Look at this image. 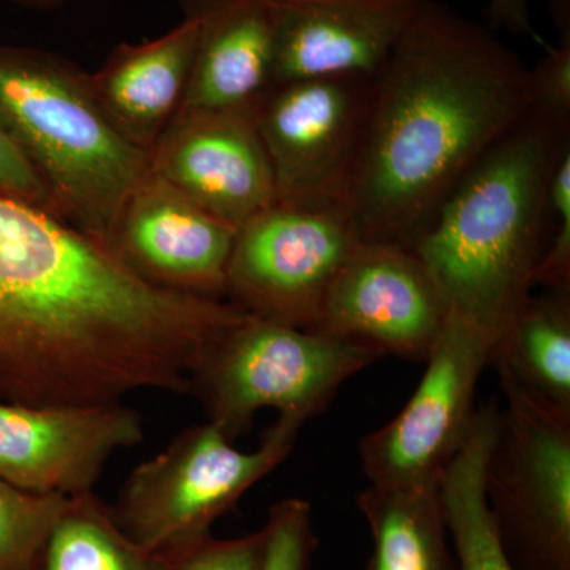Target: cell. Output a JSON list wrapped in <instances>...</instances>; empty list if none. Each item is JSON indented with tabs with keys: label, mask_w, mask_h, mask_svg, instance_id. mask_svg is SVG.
Listing matches in <instances>:
<instances>
[{
	"label": "cell",
	"mask_w": 570,
	"mask_h": 570,
	"mask_svg": "<svg viewBox=\"0 0 570 570\" xmlns=\"http://www.w3.org/2000/svg\"><path fill=\"white\" fill-rule=\"evenodd\" d=\"M223 299L145 283L110 247L0 194V401L121 403L138 390L189 393L230 328Z\"/></svg>",
	"instance_id": "cell-1"
},
{
	"label": "cell",
	"mask_w": 570,
	"mask_h": 570,
	"mask_svg": "<svg viewBox=\"0 0 570 570\" xmlns=\"http://www.w3.org/2000/svg\"><path fill=\"white\" fill-rule=\"evenodd\" d=\"M534 108L531 67L425 0L373 77L346 206L366 242L411 247L456 184Z\"/></svg>",
	"instance_id": "cell-2"
},
{
	"label": "cell",
	"mask_w": 570,
	"mask_h": 570,
	"mask_svg": "<svg viewBox=\"0 0 570 570\" xmlns=\"http://www.w3.org/2000/svg\"><path fill=\"white\" fill-rule=\"evenodd\" d=\"M570 149V119L532 108L439 206L412 250L445 318L498 337L532 295L554 170Z\"/></svg>",
	"instance_id": "cell-3"
},
{
	"label": "cell",
	"mask_w": 570,
	"mask_h": 570,
	"mask_svg": "<svg viewBox=\"0 0 570 570\" xmlns=\"http://www.w3.org/2000/svg\"><path fill=\"white\" fill-rule=\"evenodd\" d=\"M0 127L47 187L51 213L108 245L151 165L107 118L88 71L55 52L0 45Z\"/></svg>",
	"instance_id": "cell-4"
},
{
	"label": "cell",
	"mask_w": 570,
	"mask_h": 570,
	"mask_svg": "<svg viewBox=\"0 0 570 570\" xmlns=\"http://www.w3.org/2000/svg\"><path fill=\"white\" fill-rule=\"evenodd\" d=\"M381 358L365 344L247 314L206 352L189 393L200 401L206 422L235 441L265 409L305 425L344 382Z\"/></svg>",
	"instance_id": "cell-5"
},
{
	"label": "cell",
	"mask_w": 570,
	"mask_h": 570,
	"mask_svg": "<svg viewBox=\"0 0 570 570\" xmlns=\"http://www.w3.org/2000/svg\"><path fill=\"white\" fill-rule=\"evenodd\" d=\"M303 423L277 415L254 452H243L219 428H187L122 483L112 519L151 553H178L212 534L213 524L294 449Z\"/></svg>",
	"instance_id": "cell-6"
},
{
	"label": "cell",
	"mask_w": 570,
	"mask_h": 570,
	"mask_svg": "<svg viewBox=\"0 0 570 570\" xmlns=\"http://www.w3.org/2000/svg\"><path fill=\"white\" fill-rule=\"evenodd\" d=\"M485 471L499 538L517 570H570V417L508 382Z\"/></svg>",
	"instance_id": "cell-7"
},
{
	"label": "cell",
	"mask_w": 570,
	"mask_h": 570,
	"mask_svg": "<svg viewBox=\"0 0 570 570\" xmlns=\"http://www.w3.org/2000/svg\"><path fill=\"white\" fill-rule=\"evenodd\" d=\"M362 242L346 205L276 202L236 232L225 296L249 316L314 330Z\"/></svg>",
	"instance_id": "cell-8"
},
{
	"label": "cell",
	"mask_w": 570,
	"mask_h": 570,
	"mask_svg": "<svg viewBox=\"0 0 570 570\" xmlns=\"http://www.w3.org/2000/svg\"><path fill=\"white\" fill-rule=\"evenodd\" d=\"M373 78L272 82L253 105L275 178L276 202L346 205L365 137Z\"/></svg>",
	"instance_id": "cell-9"
},
{
	"label": "cell",
	"mask_w": 570,
	"mask_h": 570,
	"mask_svg": "<svg viewBox=\"0 0 570 570\" xmlns=\"http://www.w3.org/2000/svg\"><path fill=\"white\" fill-rule=\"evenodd\" d=\"M494 343L497 336L485 330L445 318L414 395L392 422L360 442L370 485L414 487L441 480L471 431L475 393Z\"/></svg>",
	"instance_id": "cell-10"
},
{
	"label": "cell",
	"mask_w": 570,
	"mask_h": 570,
	"mask_svg": "<svg viewBox=\"0 0 570 570\" xmlns=\"http://www.w3.org/2000/svg\"><path fill=\"white\" fill-rule=\"evenodd\" d=\"M445 311L412 247L363 239L333 281L314 332L425 362Z\"/></svg>",
	"instance_id": "cell-11"
},
{
	"label": "cell",
	"mask_w": 570,
	"mask_h": 570,
	"mask_svg": "<svg viewBox=\"0 0 570 570\" xmlns=\"http://www.w3.org/2000/svg\"><path fill=\"white\" fill-rule=\"evenodd\" d=\"M154 175L238 232L276 204L253 107L179 110L149 153Z\"/></svg>",
	"instance_id": "cell-12"
},
{
	"label": "cell",
	"mask_w": 570,
	"mask_h": 570,
	"mask_svg": "<svg viewBox=\"0 0 570 570\" xmlns=\"http://www.w3.org/2000/svg\"><path fill=\"white\" fill-rule=\"evenodd\" d=\"M145 439L121 403L28 406L0 401V479L37 494L92 493L112 453Z\"/></svg>",
	"instance_id": "cell-13"
},
{
	"label": "cell",
	"mask_w": 570,
	"mask_h": 570,
	"mask_svg": "<svg viewBox=\"0 0 570 570\" xmlns=\"http://www.w3.org/2000/svg\"><path fill=\"white\" fill-rule=\"evenodd\" d=\"M235 235L149 171L124 206L107 246L154 287L223 299Z\"/></svg>",
	"instance_id": "cell-14"
},
{
	"label": "cell",
	"mask_w": 570,
	"mask_h": 570,
	"mask_svg": "<svg viewBox=\"0 0 570 570\" xmlns=\"http://www.w3.org/2000/svg\"><path fill=\"white\" fill-rule=\"evenodd\" d=\"M275 32L272 82L373 78L425 0H266Z\"/></svg>",
	"instance_id": "cell-15"
},
{
	"label": "cell",
	"mask_w": 570,
	"mask_h": 570,
	"mask_svg": "<svg viewBox=\"0 0 570 570\" xmlns=\"http://www.w3.org/2000/svg\"><path fill=\"white\" fill-rule=\"evenodd\" d=\"M197 40V21L184 17L157 39L118 45L104 66L89 73V86L107 118L142 151L151 153L181 110Z\"/></svg>",
	"instance_id": "cell-16"
},
{
	"label": "cell",
	"mask_w": 570,
	"mask_h": 570,
	"mask_svg": "<svg viewBox=\"0 0 570 570\" xmlns=\"http://www.w3.org/2000/svg\"><path fill=\"white\" fill-rule=\"evenodd\" d=\"M198 24L181 110L253 107L272 85L275 32L266 0H179Z\"/></svg>",
	"instance_id": "cell-17"
},
{
	"label": "cell",
	"mask_w": 570,
	"mask_h": 570,
	"mask_svg": "<svg viewBox=\"0 0 570 570\" xmlns=\"http://www.w3.org/2000/svg\"><path fill=\"white\" fill-rule=\"evenodd\" d=\"M499 382L570 417V292L531 295L490 355Z\"/></svg>",
	"instance_id": "cell-18"
},
{
	"label": "cell",
	"mask_w": 570,
	"mask_h": 570,
	"mask_svg": "<svg viewBox=\"0 0 570 570\" xmlns=\"http://www.w3.org/2000/svg\"><path fill=\"white\" fill-rule=\"evenodd\" d=\"M439 482L370 485L358 494L356 505L373 539L370 570H459Z\"/></svg>",
	"instance_id": "cell-19"
},
{
	"label": "cell",
	"mask_w": 570,
	"mask_h": 570,
	"mask_svg": "<svg viewBox=\"0 0 570 570\" xmlns=\"http://www.w3.org/2000/svg\"><path fill=\"white\" fill-rule=\"evenodd\" d=\"M493 403L478 407L471 431L442 474V509L459 570H517L499 538L485 491L487 461L499 425Z\"/></svg>",
	"instance_id": "cell-20"
},
{
	"label": "cell",
	"mask_w": 570,
	"mask_h": 570,
	"mask_svg": "<svg viewBox=\"0 0 570 570\" xmlns=\"http://www.w3.org/2000/svg\"><path fill=\"white\" fill-rule=\"evenodd\" d=\"M33 570H168L167 558L124 534L96 493L70 498Z\"/></svg>",
	"instance_id": "cell-21"
},
{
	"label": "cell",
	"mask_w": 570,
	"mask_h": 570,
	"mask_svg": "<svg viewBox=\"0 0 570 570\" xmlns=\"http://www.w3.org/2000/svg\"><path fill=\"white\" fill-rule=\"evenodd\" d=\"M70 498L37 494L0 479V570H33Z\"/></svg>",
	"instance_id": "cell-22"
},
{
	"label": "cell",
	"mask_w": 570,
	"mask_h": 570,
	"mask_svg": "<svg viewBox=\"0 0 570 570\" xmlns=\"http://www.w3.org/2000/svg\"><path fill=\"white\" fill-rule=\"evenodd\" d=\"M264 530L261 570H309L317 549L309 502L299 498L276 502L269 509Z\"/></svg>",
	"instance_id": "cell-23"
},
{
	"label": "cell",
	"mask_w": 570,
	"mask_h": 570,
	"mask_svg": "<svg viewBox=\"0 0 570 570\" xmlns=\"http://www.w3.org/2000/svg\"><path fill=\"white\" fill-rule=\"evenodd\" d=\"M550 212L557 216V232L535 266L532 285L546 291L570 292V149L551 179Z\"/></svg>",
	"instance_id": "cell-24"
},
{
	"label": "cell",
	"mask_w": 570,
	"mask_h": 570,
	"mask_svg": "<svg viewBox=\"0 0 570 570\" xmlns=\"http://www.w3.org/2000/svg\"><path fill=\"white\" fill-rule=\"evenodd\" d=\"M265 551V530L234 539L213 535L168 554V570H261Z\"/></svg>",
	"instance_id": "cell-25"
},
{
	"label": "cell",
	"mask_w": 570,
	"mask_h": 570,
	"mask_svg": "<svg viewBox=\"0 0 570 570\" xmlns=\"http://www.w3.org/2000/svg\"><path fill=\"white\" fill-rule=\"evenodd\" d=\"M531 78L534 108L570 119V39L547 48Z\"/></svg>",
	"instance_id": "cell-26"
},
{
	"label": "cell",
	"mask_w": 570,
	"mask_h": 570,
	"mask_svg": "<svg viewBox=\"0 0 570 570\" xmlns=\"http://www.w3.org/2000/svg\"><path fill=\"white\" fill-rule=\"evenodd\" d=\"M0 194L20 198L51 213L50 197L39 175L0 127ZM52 214V213H51Z\"/></svg>",
	"instance_id": "cell-27"
},
{
	"label": "cell",
	"mask_w": 570,
	"mask_h": 570,
	"mask_svg": "<svg viewBox=\"0 0 570 570\" xmlns=\"http://www.w3.org/2000/svg\"><path fill=\"white\" fill-rule=\"evenodd\" d=\"M491 31H508L520 37L538 40L532 28L530 0H490Z\"/></svg>",
	"instance_id": "cell-28"
},
{
	"label": "cell",
	"mask_w": 570,
	"mask_h": 570,
	"mask_svg": "<svg viewBox=\"0 0 570 570\" xmlns=\"http://www.w3.org/2000/svg\"><path fill=\"white\" fill-rule=\"evenodd\" d=\"M549 6L560 40L570 39V0H549Z\"/></svg>",
	"instance_id": "cell-29"
},
{
	"label": "cell",
	"mask_w": 570,
	"mask_h": 570,
	"mask_svg": "<svg viewBox=\"0 0 570 570\" xmlns=\"http://www.w3.org/2000/svg\"><path fill=\"white\" fill-rule=\"evenodd\" d=\"M14 2L33 10H55L62 7L67 0H14Z\"/></svg>",
	"instance_id": "cell-30"
}]
</instances>
